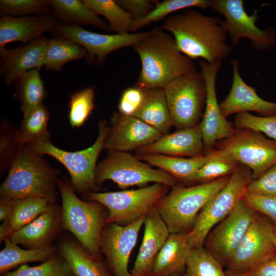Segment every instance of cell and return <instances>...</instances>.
Masks as SVG:
<instances>
[{"instance_id":"6da1fadb","label":"cell","mask_w":276,"mask_h":276,"mask_svg":"<svg viewBox=\"0 0 276 276\" xmlns=\"http://www.w3.org/2000/svg\"><path fill=\"white\" fill-rule=\"evenodd\" d=\"M221 21L218 17L188 9L169 16L160 27L173 36L182 54L211 63L222 62L232 51Z\"/></svg>"},{"instance_id":"7a4b0ae2","label":"cell","mask_w":276,"mask_h":276,"mask_svg":"<svg viewBox=\"0 0 276 276\" xmlns=\"http://www.w3.org/2000/svg\"><path fill=\"white\" fill-rule=\"evenodd\" d=\"M132 48L141 62L134 85L141 89L164 88L177 78L197 72L193 60L179 51L173 36L160 27L152 29Z\"/></svg>"},{"instance_id":"3957f363","label":"cell","mask_w":276,"mask_h":276,"mask_svg":"<svg viewBox=\"0 0 276 276\" xmlns=\"http://www.w3.org/2000/svg\"><path fill=\"white\" fill-rule=\"evenodd\" d=\"M57 181L55 170L41 155L25 145L19 148L1 186V198L16 200L36 197L55 201Z\"/></svg>"},{"instance_id":"277c9868","label":"cell","mask_w":276,"mask_h":276,"mask_svg":"<svg viewBox=\"0 0 276 276\" xmlns=\"http://www.w3.org/2000/svg\"><path fill=\"white\" fill-rule=\"evenodd\" d=\"M57 186L62 200V226L89 254L101 259L100 239L106 224L107 210L98 202L80 199L66 181L58 180Z\"/></svg>"},{"instance_id":"5b68a950","label":"cell","mask_w":276,"mask_h":276,"mask_svg":"<svg viewBox=\"0 0 276 276\" xmlns=\"http://www.w3.org/2000/svg\"><path fill=\"white\" fill-rule=\"evenodd\" d=\"M230 176L190 187H173L157 205L170 233L190 232L200 211L226 186Z\"/></svg>"},{"instance_id":"8992f818","label":"cell","mask_w":276,"mask_h":276,"mask_svg":"<svg viewBox=\"0 0 276 276\" xmlns=\"http://www.w3.org/2000/svg\"><path fill=\"white\" fill-rule=\"evenodd\" d=\"M108 128L105 121H100L95 142L90 147L80 151L63 150L53 145L51 142L30 143L26 145L33 152L41 155H49L61 163L69 172L71 185L75 191L86 194L96 188V162L99 153L103 149Z\"/></svg>"},{"instance_id":"52a82bcc","label":"cell","mask_w":276,"mask_h":276,"mask_svg":"<svg viewBox=\"0 0 276 276\" xmlns=\"http://www.w3.org/2000/svg\"><path fill=\"white\" fill-rule=\"evenodd\" d=\"M252 180L250 169L238 165L226 186L201 209L189 235L193 248L203 247L210 231L235 208Z\"/></svg>"},{"instance_id":"ba28073f","label":"cell","mask_w":276,"mask_h":276,"mask_svg":"<svg viewBox=\"0 0 276 276\" xmlns=\"http://www.w3.org/2000/svg\"><path fill=\"white\" fill-rule=\"evenodd\" d=\"M210 150L216 157H230L248 167L252 180L276 165V142L249 129H235L231 136Z\"/></svg>"},{"instance_id":"9c48e42d","label":"cell","mask_w":276,"mask_h":276,"mask_svg":"<svg viewBox=\"0 0 276 276\" xmlns=\"http://www.w3.org/2000/svg\"><path fill=\"white\" fill-rule=\"evenodd\" d=\"M169 187L159 183L136 190L108 192H89L91 201L100 203L108 211L106 224L126 225L145 216L157 206Z\"/></svg>"},{"instance_id":"30bf717a","label":"cell","mask_w":276,"mask_h":276,"mask_svg":"<svg viewBox=\"0 0 276 276\" xmlns=\"http://www.w3.org/2000/svg\"><path fill=\"white\" fill-rule=\"evenodd\" d=\"M109 151L107 157L97 165L96 185L110 180L121 189L142 186L151 182L172 188L176 185V179L172 175L153 169L136 157L125 152Z\"/></svg>"},{"instance_id":"8fae6325","label":"cell","mask_w":276,"mask_h":276,"mask_svg":"<svg viewBox=\"0 0 276 276\" xmlns=\"http://www.w3.org/2000/svg\"><path fill=\"white\" fill-rule=\"evenodd\" d=\"M173 125L180 129L199 124L206 100V85L200 72L180 76L164 88Z\"/></svg>"},{"instance_id":"7c38bea8","label":"cell","mask_w":276,"mask_h":276,"mask_svg":"<svg viewBox=\"0 0 276 276\" xmlns=\"http://www.w3.org/2000/svg\"><path fill=\"white\" fill-rule=\"evenodd\" d=\"M210 8L222 15L221 24L228 35L231 43L237 44L243 38L250 40L258 51L269 50L276 44V31L271 28L261 29L257 25L259 11L249 15L243 0H210Z\"/></svg>"},{"instance_id":"4fadbf2b","label":"cell","mask_w":276,"mask_h":276,"mask_svg":"<svg viewBox=\"0 0 276 276\" xmlns=\"http://www.w3.org/2000/svg\"><path fill=\"white\" fill-rule=\"evenodd\" d=\"M258 212L242 199L208 234L204 247L222 265H228Z\"/></svg>"},{"instance_id":"5bb4252c","label":"cell","mask_w":276,"mask_h":276,"mask_svg":"<svg viewBox=\"0 0 276 276\" xmlns=\"http://www.w3.org/2000/svg\"><path fill=\"white\" fill-rule=\"evenodd\" d=\"M151 32V30L109 35L91 32L78 25L68 26L58 23L51 31L56 36L68 38L82 46L86 51L87 62L97 65L102 64L111 53L123 48L132 47Z\"/></svg>"},{"instance_id":"9a60e30c","label":"cell","mask_w":276,"mask_h":276,"mask_svg":"<svg viewBox=\"0 0 276 276\" xmlns=\"http://www.w3.org/2000/svg\"><path fill=\"white\" fill-rule=\"evenodd\" d=\"M276 254L273 222L258 213L229 263V269L247 272Z\"/></svg>"},{"instance_id":"2e32d148","label":"cell","mask_w":276,"mask_h":276,"mask_svg":"<svg viewBox=\"0 0 276 276\" xmlns=\"http://www.w3.org/2000/svg\"><path fill=\"white\" fill-rule=\"evenodd\" d=\"M145 216L126 225L106 224L100 239L101 254L105 257L113 276H131L128 265Z\"/></svg>"},{"instance_id":"e0dca14e","label":"cell","mask_w":276,"mask_h":276,"mask_svg":"<svg viewBox=\"0 0 276 276\" xmlns=\"http://www.w3.org/2000/svg\"><path fill=\"white\" fill-rule=\"evenodd\" d=\"M200 73L206 85V100L201 122L199 123L204 148L208 150L216 144V142L229 138L234 133V129L222 113L218 103L216 82L222 62L208 63L199 60Z\"/></svg>"},{"instance_id":"ac0fdd59","label":"cell","mask_w":276,"mask_h":276,"mask_svg":"<svg viewBox=\"0 0 276 276\" xmlns=\"http://www.w3.org/2000/svg\"><path fill=\"white\" fill-rule=\"evenodd\" d=\"M162 135L159 130L135 117L114 112L103 149L119 152L137 150L155 142Z\"/></svg>"},{"instance_id":"d6986e66","label":"cell","mask_w":276,"mask_h":276,"mask_svg":"<svg viewBox=\"0 0 276 276\" xmlns=\"http://www.w3.org/2000/svg\"><path fill=\"white\" fill-rule=\"evenodd\" d=\"M232 83L229 94L219 104L223 115L254 111L262 116L276 115V102L261 98L255 88L248 85L239 72L240 63L237 59L231 61Z\"/></svg>"},{"instance_id":"ffe728a7","label":"cell","mask_w":276,"mask_h":276,"mask_svg":"<svg viewBox=\"0 0 276 276\" xmlns=\"http://www.w3.org/2000/svg\"><path fill=\"white\" fill-rule=\"evenodd\" d=\"M47 40L42 36L14 49H0V73L6 86L29 71L40 69Z\"/></svg>"},{"instance_id":"44dd1931","label":"cell","mask_w":276,"mask_h":276,"mask_svg":"<svg viewBox=\"0 0 276 276\" xmlns=\"http://www.w3.org/2000/svg\"><path fill=\"white\" fill-rule=\"evenodd\" d=\"M61 225V209L53 203L33 221L15 231L9 239L14 243L21 244L27 249L51 247Z\"/></svg>"},{"instance_id":"7402d4cb","label":"cell","mask_w":276,"mask_h":276,"mask_svg":"<svg viewBox=\"0 0 276 276\" xmlns=\"http://www.w3.org/2000/svg\"><path fill=\"white\" fill-rule=\"evenodd\" d=\"M142 242L131 270V276H149L154 260L170 235L156 206L145 216Z\"/></svg>"},{"instance_id":"603a6c76","label":"cell","mask_w":276,"mask_h":276,"mask_svg":"<svg viewBox=\"0 0 276 276\" xmlns=\"http://www.w3.org/2000/svg\"><path fill=\"white\" fill-rule=\"evenodd\" d=\"M52 13L13 17L2 15L0 18V49L13 41L24 44L42 36L50 32L57 23Z\"/></svg>"},{"instance_id":"cb8c5ba5","label":"cell","mask_w":276,"mask_h":276,"mask_svg":"<svg viewBox=\"0 0 276 276\" xmlns=\"http://www.w3.org/2000/svg\"><path fill=\"white\" fill-rule=\"evenodd\" d=\"M204 148L199 124L163 135L155 142L136 150L138 155L160 154L191 157L203 154L202 153Z\"/></svg>"},{"instance_id":"d4e9b609","label":"cell","mask_w":276,"mask_h":276,"mask_svg":"<svg viewBox=\"0 0 276 276\" xmlns=\"http://www.w3.org/2000/svg\"><path fill=\"white\" fill-rule=\"evenodd\" d=\"M192 248L188 232L170 233L154 260L151 275L177 274L186 267Z\"/></svg>"},{"instance_id":"484cf974","label":"cell","mask_w":276,"mask_h":276,"mask_svg":"<svg viewBox=\"0 0 276 276\" xmlns=\"http://www.w3.org/2000/svg\"><path fill=\"white\" fill-rule=\"evenodd\" d=\"M136 157L185 182L194 181L199 169L208 160L215 158L209 151L206 154L189 158L160 154H141Z\"/></svg>"},{"instance_id":"4316f807","label":"cell","mask_w":276,"mask_h":276,"mask_svg":"<svg viewBox=\"0 0 276 276\" xmlns=\"http://www.w3.org/2000/svg\"><path fill=\"white\" fill-rule=\"evenodd\" d=\"M59 249L75 276H110L102 259L91 255L78 241L63 239Z\"/></svg>"},{"instance_id":"83f0119b","label":"cell","mask_w":276,"mask_h":276,"mask_svg":"<svg viewBox=\"0 0 276 276\" xmlns=\"http://www.w3.org/2000/svg\"><path fill=\"white\" fill-rule=\"evenodd\" d=\"M51 13L65 25H90L110 31L109 25L82 0H47Z\"/></svg>"},{"instance_id":"f1b7e54d","label":"cell","mask_w":276,"mask_h":276,"mask_svg":"<svg viewBox=\"0 0 276 276\" xmlns=\"http://www.w3.org/2000/svg\"><path fill=\"white\" fill-rule=\"evenodd\" d=\"M159 130L168 133L173 125L164 88L144 89L143 101L132 116Z\"/></svg>"},{"instance_id":"f546056e","label":"cell","mask_w":276,"mask_h":276,"mask_svg":"<svg viewBox=\"0 0 276 276\" xmlns=\"http://www.w3.org/2000/svg\"><path fill=\"white\" fill-rule=\"evenodd\" d=\"M14 97L19 102L23 117L43 104L47 91L39 69H33L22 74L15 82Z\"/></svg>"},{"instance_id":"4dcf8cb0","label":"cell","mask_w":276,"mask_h":276,"mask_svg":"<svg viewBox=\"0 0 276 276\" xmlns=\"http://www.w3.org/2000/svg\"><path fill=\"white\" fill-rule=\"evenodd\" d=\"M84 48L64 37L56 36L48 39L42 66L48 71H60L66 63L86 56Z\"/></svg>"},{"instance_id":"1f68e13d","label":"cell","mask_w":276,"mask_h":276,"mask_svg":"<svg viewBox=\"0 0 276 276\" xmlns=\"http://www.w3.org/2000/svg\"><path fill=\"white\" fill-rule=\"evenodd\" d=\"M49 117V111L43 104L23 117L19 128L14 133L17 144L22 146L30 143L51 142L47 129Z\"/></svg>"},{"instance_id":"d6a6232c","label":"cell","mask_w":276,"mask_h":276,"mask_svg":"<svg viewBox=\"0 0 276 276\" xmlns=\"http://www.w3.org/2000/svg\"><path fill=\"white\" fill-rule=\"evenodd\" d=\"M5 247L0 252V272L1 274L18 265L30 262H44L55 255V248L51 246L41 249H22L9 238L4 241Z\"/></svg>"},{"instance_id":"836d02e7","label":"cell","mask_w":276,"mask_h":276,"mask_svg":"<svg viewBox=\"0 0 276 276\" xmlns=\"http://www.w3.org/2000/svg\"><path fill=\"white\" fill-rule=\"evenodd\" d=\"M97 15L109 22L110 30L116 34L130 33L134 19L114 0H82Z\"/></svg>"},{"instance_id":"e575fe53","label":"cell","mask_w":276,"mask_h":276,"mask_svg":"<svg viewBox=\"0 0 276 276\" xmlns=\"http://www.w3.org/2000/svg\"><path fill=\"white\" fill-rule=\"evenodd\" d=\"M191 8L206 9L210 8V0H165L156 2L154 9L144 18L134 20L130 33L136 32L145 26L167 18L180 10Z\"/></svg>"},{"instance_id":"d590c367","label":"cell","mask_w":276,"mask_h":276,"mask_svg":"<svg viewBox=\"0 0 276 276\" xmlns=\"http://www.w3.org/2000/svg\"><path fill=\"white\" fill-rule=\"evenodd\" d=\"M54 200L31 197L14 200V205L9 219L10 223L17 231L35 219Z\"/></svg>"},{"instance_id":"8d00e7d4","label":"cell","mask_w":276,"mask_h":276,"mask_svg":"<svg viewBox=\"0 0 276 276\" xmlns=\"http://www.w3.org/2000/svg\"><path fill=\"white\" fill-rule=\"evenodd\" d=\"M186 267V276H227L221 263L204 246L192 248Z\"/></svg>"},{"instance_id":"74e56055","label":"cell","mask_w":276,"mask_h":276,"mask_svg":"<svg viewBox=\"0 0 276 276\" xmlns=\"http://www.w3.org/2000/svg\"><path fill=\"white\" fill-rule=\"evenodd\" d=\"M3 276H75L60 254L55 255L35 266L20 265L16 270L2 274Z\"/></svg>"},{"instance_id":"f35d334b","label":"cell","mask_w":276,"mask_h":276,"mask_svg":"<svg viewBox=\"0 0 276 276\" xmlns=\"http://www.w3.org/2000/svg\"><path fill=\"white\" fill-rule=\"evenodd\" d=\"M95 89L87 87L74 93L70 98L68 120L73 127H79L87 120L95 105Z\"/></svg>"},{"instance_id":"ab89813d","label":"cell","mask_w":276,"mask_h":276,"mask_svg":"<svg viewBox=\"0 0 276 276\" xmlns=\"http://www.w3.org/2000/svg\"><path fill=\"white\" fill-rule=\"evenodd\" d=\"M47 0H1L2 15L13 17L27 16L30 14L42 15L50 13Z\"/></svg>"},{"instance_id":"60d3db41","label":"cell","mask_w":276,"mask_h":276,"mask_svg":"<svg viewBox=\"0 0 276 276\" xmlns=\"http://www.w3.org/2000/svg\"><path fill=\"white\" fill-rule=\"evenodd\" d=\"M238 165L237 162L230 157L211 159L199 169L194 181L203 183L231 175Z\"/></svg>"},{"instance_id":"b9f144b4","label":"cell","mask_w":276,"mask_h":276,"mask_svg":"<svg viewBox=\"0 0 276 276\" xmlns=\"http://www.w3.org/2000/svg\"><path fill=\"white\" fill-rule=\"evenodd\" d=\"M234 124L238 129L264 133L276 142V115L259 117L249 112H241L236 114Z\"/></svg>"},{"instance_id":"7bdbcfd3","label":"cell","mask_w":276,"mask_h":276,"mask_svg":"<svg viewBox=\"0 0 276 276\" xmlns=\"http://www.w3.org/2000/svg\"><path fill=\"white\" fill-rule=\"evenodd\" d=\"M247 192L264 196L276 195V165L258 178L252 180L247 186Z\"/></svg>"},{"instance_id":"ee69618b","label":"cell","mask_w":276,"mask_h":276,"mask_svg":"<svg viewBox=\"0 0 276 276\" xmlns=\"http://www.w3.org/2000/svg\"><path fill=\"white\" fill-rule=\"evenodd\" d=\"M144 98V89L136 86L129 87L123 91L118 104L119 112L132 116L141 106Z\"/></svg>"},{"instance_id":"f6af8a7d","label":"cell","mask_w":276,"mask_h":276,"mask_svg":"<svg viewBox=\"0 0 276 276\" xmlns=\"http://www.w3.org/2000/svg\"><path fill=\"white\" fill-rule=\"evenodd\" d=\"M243 199L255 211L276 223V195L264 196L246 192Z\"/></svg>"},{"instance_id":"bcb514c9","label":"cell","mask_w":276,"mask_h":276,"mask_svg":"<svg viewBox=\"0 0 276 276\" xmlns=\"http://www.w3.org/2000/svg\"><path fill=\"white\" fill-rule=\"evenodd\" d=\"M117 3L134 20L146 16L154 8L157 1L153 0H116Z\"/></svg>"},{"instance_id":"7dc6e473","label":"cell","mask_w":276,"mask_h":276,"mask_svg":"<svg viewBox=\"0 0 276 276\" xmlns=\"http://www.w3.org/2000/svg\"><path fill=\"white\" fill-rule=\"evenodd\" d=\"M245 272L250 276H276V254Z\"/></svg>"},{"instance_id":"c3c4849f","label":"cell","mask_w":276,"mask_h":276,"mask_svg":"<svg viewBox=\"0 0 276 276\" xmlns=\"http://www.w3.org/2000/svg\"><path fill=\"white\" fill-rule=\"evenodd\" d=\"M14 205V200L1 198L0 220L3 221L9 219Z\"/></svg>"},{"instance_id":"681fc988","label":"cell","mask_w":276,"mask_h":276,"mask_svg":"<svg viewBox=\"0 0 276 276\" xmlns=\"http://www.w3.org/2000/svg\"><path fill=\"white\" fill-rule=\"evenodd\" d=\"M14 232V231L10 223L9 219L3 221L0 226L1 242L9 238Z\"/></svg>"},{"instance_id":"f907efd6","label":"cell","mask_w":276,"mask_h":276,"mask_svg":"<svg viewBox=\"0 0 276 276\" xmlns=\"http://www.w3.org/2000/svg\"><path fill=\"white\" fill-rule=\"evenodd\" d=\"M227 276H250L245 272H238L229 269L226 272Z\"/></svg>"},{"instance_id":"816d5d0a","label":"cell","mask_w":276,"mask_h":276,"mask_svg":"<svg viewBox=\"0 0 276 276\" xmlns=\"http://www.w3.org/2000/svg\"><path fill=\"white\" fill-rule=\"evenodd\" d=\"M273 236L276 246V223H273Z\"/></svg>"},{"instance_id":"f5cc1de1","label":"cell","mask_w":276,"mask_h":276,"mask_svg":"<svg viewBox=\"0 0 276 276\" xmlns=\"http://www.w3.org/2000/svg\"><path fill=\"white\" fill-rule=\"evenodd\" d=\"M149 276H155V275H150ZM166 276H181L180 275H179L178 274H172V275H166ZM186 276V275H185Z\"/></svg>"},{"instance_id":"db71d44e","label":"cell","mask_w":276,"mask_h":276,"mask_svg":"<svg viewBox=\"0 0 276 276\" xmlns=\"http://www.w3.org/2000/svg\"><path fill=\"white\" fill-rule=\"evenodd\" d=\"M3 276V275H2Z\"/></svg>"}]
</instances>
